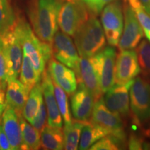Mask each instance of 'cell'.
<instances>
[{"label": "cell", "mask_w": 150, "mask_h": 150, "mask_svg": "<svg viewBox=\"0 0 150 150\" xmlns=\"http://www.w3.org/2000/svg\"><path fill=\"white\" fill-rule=\"evenodd\" d=\"M134 80L126 83H115L105 94V104L111 111L115 112L122 118L130 115L129 90Z\"/></svg>", "instance_id": "7c38bea8"}, {"label": "cell", "mask_w": 150, "mask_h": 150, "mask_svg": "<svg viewBox=\"0 0 150 150\" xmlns=\"http://www.w3.org/2000/svg\"><path fill=\"white\" fill-rule=\"evenodd\" d=\"M133 121L138 126L150 122V82L143 76H136L129 90Z\"/></svg>", "instance_id": "277c9868"}, {"label": "cell", "mask_w": 150, "mask_h": 150, "mask_svg": "<svg viewBox=\"0 0 150 150\" xmlns=\"http://www.w3.org/2000/svg\"><path fill=\"white\" fill-rule=\"evenodd\" d=\"M91 16L82 0H61L58 24L63 32L74 36Z\"/></svg>", "instance_id": "5b68a950"}, {"label": "cell", "mask_w": 150, "mask_h": 150, "mask_svg": "<svg viewBox=\"0 0 150 150\" xmlns=\"http://www.w3.org/2000/svg\"><path fill=\"white\" fill-rule=\"evenodd\" d=\"M53 84L54 95H55L58 107H59L63 121H64L65 126H68L72 122V116H71L67 96L64 90L60 87L57 83L53 81Z\"/></svg>", "instance_id": "83f0119b"}, {"label": "cell", "mask_w": 150, "mask_h": 150, "mask_svg": "<svg viewBox=\"0 0 150 150\" xmlns=\"http://www.w3.org/2000/svg\"><path fill=\"white\" fill-rule=\"evenodd\" d=\"M142 6L148 13L150 14V0H140Z\"/></svg>", "instance_id": "8d00e7d4"}, {"label": "cell", "mask_w": 150, "mask_h": 150, "mask_svg": "<svg viewBox=\"0 0 150 150\" xmlns=\"http://www.w3.org/2000/svg\"><path fill=\"white\" fill-rule=\"evenodd\" d=\"M144 142L145 140L139 135L135 133H131L127 138V147H129V149H142Z\"/></svg>", "instance_id": "d6a6232c"}, {"label": "cell", "mask_w": 150, "mask_h": 150, "mask_svg": "<svg viewBox=\"0 0 150 150\" xmlns=\"http://www.w3.org/2000/svg\"><path fill=\"white\" fill-rule=\"evenodd\" d=\"M78 83L83 84L93 94L95 101L102 97L100 83L91 58L80 57L78 70L75 72Z\"/></svg>", "instance_id": "e0dca14e"}, {"label": "cell", "mask_w": 150, "mask_h": 150, "mask_svg": "<svg viewBox=\"0 0 150 150\" xmlns=\"http://www.w3.org/2000/svg\"><path fill=\"white\" fill-rule=\"evenodd\" d=\"M101 13V21L106 40L110 46H118L124 27L122 3L120 0H115L106 5Z\"/></svg>", "instance_id": "8992f818"}, {"label": "cell", "mask_w": 150, "mask_h": 150, "mask_svg": "<svg viewBox=\"0 0 150 150\" xmlns=\"http://www.w3.org/2000/svg\"><path fill=\"white\" fill-rule=\"evenodd\" d=\"M126 1L134 10L143 33L150 42V14L145 10L140 0H127Z\"/></svg>", "instance_id": "f546056e"}, {"label": "cell", "mask_w": 150, "mask_h": 150, "mask_svg": "<svg viewBox=\"0 0 150 150\" xmlns=\"http://www.w3.org/2000/svg\"><path fill=\"white\" fill-rule=\"evenodd\" d=\"M7 85V65L6 60L4 51V46L1 38L0 37V87L6 88Z\"/></svg>", "instance_id": "1f68e13d"}, {"label": "cell", "mask_w": 150, "mask_h": 150, "mask_svg": "<svg viewBox=\"0 0 150 150\" xmlns=\"http://www.w3.org/2000/svg\"><path fill=\"white\" fill-rule=\"evenodd\" d=\"M42 102L43 93L40 81L31 90L22 110V116L29 123L34 119Z\"/></svg>", "instance_id": "603a6c76"}, {"label": "cell", "mask_w": 150, "mask_h": 150, "mask_svg": "<svg viewBox=\"0 0 150 150\" xmlns=\"http://www.w3.org/2000/svg\"><path fill=\"white\" fill-rule=\"evenodd\" d=\"M138 61L142 76L150 82V42L142 40L136 48Z\"/></svg>", "instance_id": "484cf974"}, {"label": "cell", "mask_w": 150, "mask_h": 150, "mask_svg": "<svg viewBox=\"0 0 150 150\" xmlns=\"http://www.w3.org/2000/svg\"><path fill=\"white\" fill-rule=\"evenodd\" d=\"M85 122L77 120H72L68 126H65L63 129L64 135V149L66 150L78 149L81 134Z\"/></svg>", "instance_id": "cb8c5ba5"}, {"label": "cell", "mask_w": 150, "mask_h": 150, "mask_svg": "<svg viewBox=\"0 0 150 150\" xmlns=\"http://www.w3.org/2000/svg\"><path fill=\"white\" fill-rule=\"evenodd\" d=\"M142 149H150V142L145 141L142 145Z\"/></svg>", "instance_id": "f35d334b"}, {"label": "cell", "mask_w": 150, "mask_h": 150, "mask_svg": "<svg viewBox=\"0 0 150 150\" xmlns=\"http://www.w3.org/2000/svg\"><path fill=\"white\" fill-rule=\"evenodd\" d=\"M149 124V127H148L147 129H146L145 131V134L147 135L148 137H150V122Z\"/></svg>", "instance_id": "ab89813d"}, {"label": "cell", "mask_w": 150, "mask_h": 150, "mask_svg": "<svg viewBox=\"0 0 150 150\" xmlns=\"http://www.w3.org/2000/svg\"><path fill=\"white\" fill-rule=\"evenodd\" d=\"M124 27L118 47L120 50L136 48L144 36V33L136 15L127 1L123 6Z\"/></svg>", "instance_id": "30bf717a"}, {"label": "cell", "mask_w": 150, "mask_h": 150, "mask_svg": "<svg viewBox=\"0 0 150 150\" xmlns=\"http://www.w3.org/2000/svg\"><path fill=\"white\" fill-rule=\"evenodd\" d=\"M13 30L21 43L23 53L29 57L35 71L42 76L46 65L53 56L52 45L40 40L29 24L22 18L16 20Z\"/></svg>", "instance_id": "7a4b0ae2"}, {"label": "cell", "mask_w": 150, "mask_h": 150, "mask_svg": "<svg viewBox=\"0 0 150 150\" xmlns=\"http://www.w3.org/2000/svg\"><path fill=\"white\" fill-rule=\"evenodd\" d=\"M127 147V139L115 135L108 134L103 137L90 147L91 150H118Z\"/></svg>", "instance_id": "4316f807"}, {"label": "cell", "mask_w": 150, "mask_h": 150, "mask_svg": "<svg viewBox=\"0 0 150 150\" xmlns=\"http://www.w3.org/2000/svg\"><path fill=\"white\" fill-rule=\"evenodd\" d=\"M116 58V50L110 45L105 47L100 52L91 57L103 93H106L115 83Z\"/></svg>", "instance_id": "52a82bcc"}, {"label": "cell", "mask_w": 150, "mask_h": 150, "mask_svg": "<svg viewBox=\"0 0 150 150\" xmlns=\"http://www.w3.org/2000/svg\"><path fill=\"white\" fill-rule=\"evenodd\" d=\"M47 120V111L44 101L41 103L40 108L38 111L36 115L31 122V124L37 129L38 131H41L45 126Z\"/></svg>", "instance_id": "4dcf8cb0"}, {"label": "cell", "mask_w": 150, "mask_h": 150, "mask_svg": "<svg viewBox=\"0 0 150 150\" xmlns=\"http://www.w3.org/2000/svg\"><path fill=\"white\" fill-rule=\"evenodd\" d=\"M85 4L90 13L93 16H98L102 13L99 8V0H82Z\"/></svg>", "instance_id": "836d02e7"}, {"label": "cell", "mask_w": 150, "mask_h": 150, "mask_svg": "<svg viewBox=\"0 0 150 150\" xmlns=\"http://www.w3.org/2000/svg\"><path fill=\"white\" fill-rule=\"evenodd\" d=\"M115 0H99V8L102 11L103 8L106 6V5H108V4L112 2Z\"/></svg>", "instance_id": "74e56055"}, {"label": "cell", "mask_w": 150, "mask_h": 150, "mask_svg": "<svg viewBox=\"0 0 150 150\" xmlns=\"http://www.w3.org/2000/svg\"><path fill=\"white\" fill-rule=\"evenodd\" d=\"M108 134L109 133L106 129L92 123L91 121H86L82 129L78 149L80 150L89 149L97 140Z\"/></svg>", "instance_id": "ffe728a7"}, {"label": "cell", "mask_w": 150, "mask_h": 150, "mask_svg": "<svg viewBox=\"0 0 150 150\" xmlns=\"http://www.w3.org/2000/svg\"><path fill=\"white\" fill-rule=\"evenodd\" d=\"M40 83L47 111V125L54 128L62 129L63 117L58 107L54 95L53 81L46 69L41 76Z\"/></svg>", "instance_id": "5bb4252c"}, {"label": "cell", "mask_w": 150, "mask_h": 150, "mask_svg": "<svg viewBox=\"0 0 150 150\" xmlns=\"http://www.w3.org/2000/svg\"><path fill=\"white\" fill-rule=\"evenodd\" d=\"M16 18L8 0H0V36L13 27Z\"/></svg>", "instance_id": "f1b7e54d"}, {"label": "cell", "mask_w": 150, "mask_h": 150, "mask_svg": "<svg viewBox=\"0 0 150 150\" xmlns=\"http://www.w3.org/2000/svg\"><path fill=\"white\" fill-rule=\"evenodd\" d=\"M6 91V106L13 108L18 115H21L29 94L26 87L17 79H9Z\"/></svg>", "instance_id": "d6986e66"}, {"label": "cell", "mask_w": 150, "mask_h": 150, "mask_svg": "<svg viewBox=\"0 0 150 150\" xmlns=\"http://www.w3.org/2000/svg\"><path fill=\"white\" fill-rule=\"evenodd\" d=\"M90 121L106 129L109 134L127 139L124 130L122 118L106 106L102 97L95 101Z\"/></svg>", "instance_id": "ba28073f"}, {"label": "cell", "mask_w": 150, "mask_h": 150, "mask_svg": "<svg viewBox=\"0 0 150 150\" xmlns=\"http://www.w3.org/2000/svg\"><path fill=\"white\" fill-rule=\"evenodd\" d=\"M1 114H2V112H0V117H1Z\"/></svg>", "instance_id": "60d3db41"}, {"label": "cell", "mask_w": 150, "mask_h": 150, "mask_svg": "<svg viewBox=\"0 0 150 150\" xmlns=\"http://www.w3.org/2000/svg\"><path fill=\"white\" fill-rule=\"evenodd\" d=\"M3 129L8 137L12 150L21 149L22 139L19 116L10 107L6 106L1 120Z\"/></svg>", "instance_id": "ac0fdd59"}, {"label": "cell", "mask_w": 150, "mask_h": 150, "mask_svg": "<svg viewBox=\"0 0 150 150\" xmlns=\"http://www.w3.org/2000/svg\"><path fill=\"white\" fill-rule=\"evenodd\" d=\"M74 37L75 45L81 57H93L102 51L106 44L102 24L93 15H91Z\"/></svg>", "instance_id": "3957f363"}, {"label": "cell", "mask_w": 150, "mask_h": 150, "mask_svg": "<svg viewBox=\"0 0 150 150\" xmlns=\"http://www.w3.org/2000/svg\"><path fill=\"white\" fill-rule=\"evenodd\" d=\"M0 150H12L8 137L5 134L2 124L0 120Z\"/></svg>", "instance_id": "e575fe53"}, {"label": "cell", "mask_w": 150, "mask_h": 150, "mask_svg": "<svg viewBox=\"0 0 150 150\" xmlns=\"http://www.w3.org/2000/svg\"><path fill=\"white\" fill-rule=\"evenodd\" d=\"M41 80V76L38 74L29 57L23 53V61L20 71V81L29 93Z\"/></svg>", "instance_id": "d4e9b609"}, {"label": "cell", "mask_w": 150, "mask_h": 150, "mask_svg": "<svg viewBox=\"0 0 150 150\" xmlns=\"http://www.w3.org/2000/svg\"><path fill=\"white\" fill-rule=\"evenodd\" d=\"M125 1H127V0H125Z\"/></svg>", "instance_id": "b9f144b4"}, {"label": "cell", "mask_w": 150, "mask_h": 150, "mask_svg": "<svg viewBox=\"0 0 150 150\" xmlns=\"http://www.w3.org/2000/svg\"><path fill=\"white\" fill-rule=\"evenodd\" d=\"M140 73L136 52L133 50H120L116 58V83H126L134 80Z\"/></svg>", "instance_id": "4fadbf2b"}, {"label": "cell", "mask_w": 150, "mask_h": 150, "mask_svg": "<svg viewBox=\"0 0 150 150\" xmlns=\"http://www.w3.org/2000/svg\"><path fill=\"white\" fill-rule=\"evenodd\" d=\"M47 71L52 81L70 96L76 91L78 86L77 79L74 71L70 67L68 68L66 65L52 58L47 63Z\"/></svg>", "instance_id": "2e32d148"}, {"label": "cell", "mask_w": 150, "mask_h": 150, "mask_svg": "<svg viewBox=\"0 0 150 150\" xmlns=\"http://www.w3.org/2000/svg\"><path fill=\"white\" fill-rule=\"evenodd\" d=\"M41 147L48 150L64 149V135L61 129L45 126L41 131Z\"/></svg>", "instance_id": "7402d4cb"}, {"label": "cell", "mask_w": 150, "mask_h": 150, "mask_svg": "<svg viewBox=\"0 0 150 150\" xmlns=\"http://www.w3.org/2000/svg\"><path fill=\"white\" fill-rule=\"evenodd\" d=\"M6 89L0 87V112H2L6 106Z\"/></svg>", "instance_id": "d590c367"}, {"label": "cell", "mask_w": 150, "mask_h": 150, "mask_svg": "<svg viewBox=\"0 0 150 150\" xmlns=\"http://www.w3.org/2000/svg\"><path fill=\"white\" fill-rule=\"evenodd\" d=\"M95 99L83 84L79 83L76 91L71 95L72 115L79 121H88L91 117Z\"/></svg>", "instance_id": "9a60e30c"}, {"label": "cell", "mask_w": 150, "mask_h": 150, "mask_svg": "<svg viewBox=\"0 0 150 150\" xmlns=\"http://www.w3.org/2000/svg\"><path fill=\"white\" fill-rule=\"evenodd\" d=\"M7 65V80L17 79L21 71L23 51L13 27L1 36Z\"/></svg>", "instance_id": "9c48e42d"}, {"label": "cell", "mask_w": 150, "mask_h": 150, "mask_svg": "<svg viewBox=\"0 0 150 150\" xmlns=\"http://www.w3.org/2000/svg\"><path fill=\"white\" fill-rule=\"evenodd\" d=\"M19 116L21 128L22 144L21 149L36 150L41 147L40 131H38L31 123L27 122L21 115Z\"/></svg>", "instance_id": "44dd1931"}, {"label": "cell", "mask_w": 150, "mask_h": 150, "mask_svg": "<svg viewBox=\"0 0 150 150\" xmlns=\"http://www.w3.org/2000/svg\"><path fill=\"white\" fill-rule=\"evenodd\" d=\"M61 0H32L29 17L35 35L42 42L52 45L59 31L58 17Z\"/></svg>", "instance_id": "6da1fadb"}, {"label": "cell", "mask_w": 150, "mask_h": 150, "mask_svg": "<svg viewBox=\"0 0 150 150\" xmlns=\"http://www.w3.org/2000/svg\"><path fill=\"white\" fill-rule=\"evenodd\" d=\"M52 52L57 61L72 69L74 72L77 71L80 57L75 43L70 35L58 31L52 42Z\"/></svg>", "instance_id": "8fae6325"}]
</instances>
